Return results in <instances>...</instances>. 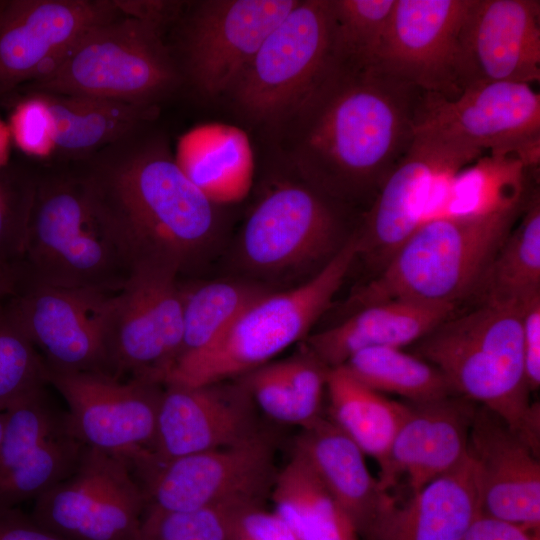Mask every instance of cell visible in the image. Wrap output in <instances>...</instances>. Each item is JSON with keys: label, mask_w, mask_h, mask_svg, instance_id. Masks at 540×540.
Returning <instances> with one entry per match:
<instances>
[{"label": "cell", "mask_w": 540, "mask_h": 540, "mask_svg": "<svg viewBox=\"0 0 540 540\" xmlns=\"http://www.w3.org/2000/svg\"><path fill=\"white\" fill-rule=\"evenodd\" d=\"M422 91L378 68L332 59L266 131L291 174L341 205L367 209L414 140Z\"/></svg>", "instance_id": "cell-1"}, {"label": "cell", "mask_w": 540, "mask_h": 540, "mask_svg": "<svg viewBox=\"0 0 540 540\" xmlns=\"http://www.w3.org/2000/svg\"><path fill=\"white\" fill-rule=\"evenodd\" d=\"M109 146L78 176L92 211L129 271L198 265L221 229L218 203L182 170L161 139Z\"/></svg>", "instance_id": "cell-2"}, {"label": "cell", "mask_w": 540, "mask_h": 540, "mask_svg": "<svg viewBox=\"0 0 540 540\" xmlns=\"http://www.w3.org/2000/svg\"><path fill=\"white\" fill-rule=\"evenodd\" d=\"M455 391L499 415L539 455L540 407L531 402L523 356L522 302L481 298L414 343Z\"/></svg>", "instance_id": "cell-3"}, {"label": "cell", "mask_w": 540, "mask_h": 540, "mask_svg": "<svg viewBox=\"0 0 540 540\" xmlns=\"http://www.w3.org/2000/svg\"><path fill=\"white\" fill-rule=\"evenodd\" d=\"M526 198L482 214L425 219L379 274L351 294V313L391 300L456 307L478 293Z\"/></svg>", "instance_id": "cell-4"}, {"label": "cell", "mask_w": 540, "mask_h": 540, "mask_svg": "<svg viewBox=\"0 0 540 540\" xmlns=\"http://www.w3.org/2000/svg\"><path fill=\"white\" fill-rule=\"evenodd\" d=\"M358 256L354 232L316 274L248 307L205 349L176 361L164 384L203 385L239 378L304 340L329 308Z\"/></svg>", "instance_id": "cell-5"}, {"label": "cell", "mask_w": 540, "mask_h": 540, "mask_svg": "<svg viewBox=\"0 0 540 540\" xmlns=\"http://www.w3.org/2000/svg\"><path fill=\"white\" fill-rule=\"evenodd\" d=\"M350 212L288 172L249 211L234 245V264L245 279L268 287L320 270L354 232Z\"/></svg>", "instance_id": "cell-6"}, {"label": "cell", "mask_w": 540, "mask_h": 540, "mask_svg": "<svg viewBox=\"0 0 540 540\" xmlns=\"http://www.w3.org/2000/svg\"><path fill=\"white\" fill-rule=\"evenodd\" d=\"M162 32L152 24L123 16L99 23L29 82L30 88L36 94L158 106L182 76Z\"/></svg>", "instance_id": "cell-7"}, {"label": "cell", "mask_w": 540, "mask_h": 540, "mask_svg": "<svg viewBox=\"0 0 540 540\" xmlns=\"http://www.w3.org/2000/svg\"><path fill=\"white\" fill-rule=\"evenodd\" d=\"M20 282L119 290L129 268L98 223L76 178L35 182Z\"/></svg>", "instance_id": "cell-8"}, {"label": "cell", "mask_w": 540, "mask_h": 540, "mask_svg": "<svg viewBox=\"0 0 540 540\" xmlns=\"http://www.w3.org/2000/svg\"><path fill=\"white\" fill-rule=\"evenodd\" d=\"M332 59L330 0H300L266 37L228 95L240 116L268 131L297 105Z\"/></svg>", "instance_id": "cell-9"}, {"label": "cell", "mask_w": 540, "mask_h": 540, "mask_svg": "<svg viewBox=\"0 0 540 540\" xmlns=\"http://www.w3.org/2000/svg\"><path fill=\"white\" fill-rule=\"evenodd\" d=\"M414 135L470 149L513 154L525 168L539 165L540 94L530 84L484 82L455 99L422 92Z\"/></svg>", "instance_id": "cell-10"}, {"label": "cell", "mask_w": 540, "mask_h": 540, "mask_svg": "<svg viewBox=\"0 0 540 540\" xmlns=\"http://www.w3.org/2000/svg\"><path fill=\"white\" fill-rule=\"evenodd\" d=\"M144 491V518L230 503H262L272 489L274 445L262 430L227 447L135 470Z\"/></svg>", "instance_id": "cell-11"}, {"label": "cell", "mask_w": 540, "mask_h": 540, "mask_svg": "<svg viewBox=\"0 0 540 540\" xmlns=\"http://www.w3.org/2000/svg\"><path fill=\"white\" fill-rule=\"evenodd\" d=\"M34 502L31 516L67 540H138L146 508L130 462L91 447Z\"/></svg>", "instance_id": "cell-12"}, {"label": "cell", "mask_w": 540, "mask_h": 540, "mask_svg": "<svg viewBox=\"0 0 540 540\" xmlns=\"http://www.w3.org/2000/svg\"><path fill=\"white\" fill-rule=\"evenodd\" d=\"M179 273L169 267L133 268L115 296L108 330L109 375L147 377L164 384L182 345Z\"/></svg>", "instance_id": "cell-13"}, {"label": "cell", "mask_w": 540, "mask_h": 540, "mask_svg": "<svg viewBox=\"0 0 540 540\" xmlns=\"http://www.w3.org/2000/svg\"><path fill=\"white\" fill-rule=\"evenodd\" d=\"M119 290L20 282L6 306L48 369L109 374L108 330Z\"/></svg>", "instance_id": "cell-14"}, {"label": "cell", "mask_w": 540, "mask_h": 540, "mask_svg": "<svg viewBox=\"0 0 540 540\" xmlns=\"http://www.w3.org/2000/svg\"><path fill=\"white\" fill-rule=\"evenodd\" d=\"M299 1L196 2L183 24L181 75L205 98L228 94L266 37Z\"/></svg>", "instance_id": "cell-15"}, {"label": "cell", "mask_w": 540, "mask_h": 540, "mask_svg": "<svg viewBox=\"0 0 540 540\" xmlns=\"http://www.w3.org/2000/svg\"><path fill=\"white\" fill-rule=\"evenodd\" d=\"M48 384L68 404V415L87 446L134 465L151 450L164 384L147 377L127 380L102 372L47 368Z\"/></svg>", "instance_id": "cell-16"}, {"label": "cell", "mask_w": 540, "mask_h": 540, "mask_svg": "<svg viewBox=\"0 0 540 540\" xmlns=\"http://www.w3.org/2000/svg\"><path fill=\"white\" fill-rule=\"evenodd\" d=\"M482 151L416 136L365 210L354 233L358 256L380 270L426 219L435 191Z\"/></svg>", "instance_id": "cell-17"}, {"label": "cell", "mask_w": 540, "mask_h": 540, "mask_svg": "<svg viewBox=\"0 0 540 540\" xmlns=\"http://www.w3.org/2000/svg\"><path fill=\"white\" fill-rule=\"evenodd\" d=\"M0 443V508L18 507L67 478L86 445L68 412L58 408L45 387L5 411Z\"/></svg>", "instance_id": "cell-18"}, {"label": "cell", "mask_w": 540, "mask_h": 540, "mask_svg": "<svg viewBox=\"0 0 540 540\" xmlns=\"http://www.w3.org/2000/svg\"><path fill=\"white\" fill-rule=\"evenodd\" d=\"M469 0H396L375 67L422 92L462 93L459 32Z\"/></svg>", "instance_id": "cell-19"}, {"label": "cell", "mask_w": 540, "mask_h": 540, "mask_svg": "<svg viewBox=\"0 0 540 540\" xmlns=\"http://www.w3.org/2000/svg\"><path fill=\"white\" fill-rule=\"evenodd\" d=\"M256 406L239 379L164 384L150 453L137 467L241 443L261 430Z\"/></svg>", "instance_id": "cell-20"}, {"label": "cell", "mask_w": 540, "mask_h": 540, "mask_svg": "<svg viewBox=\"0 0 540 540\" xmlns=\"http://www.w3.org/2000/svg\"><path fill=\"white\" fill-rule=\"evenodd\" d=\"M462 91L484 82L540 80V1L469 0L459 32Z\"/></svg>", "instance_id": "cell-21"}, {"label": "cell", "mask_w": 540, "mask_h": 540, "mask_svg": "<svg viewBox=\"0 0 540 540\" xmlns=\"http://www.w3.org/2000/svg\"><path fill=\"white\" fill-rule=\"evenodd\" d=\"M118 16L112 0H0V93L38 78L88 29Z\"/></svg>", "instance_id": "cell-22"}, {"label": "cell", "mask_w": 540, "mask_h": 540, "mask_svg": "<svg viewBox=\"0 0 540 540\" xmlns=\"http://www.w3.org/2000/svg\"><path fill=\"white\" fill-rule=\"evenodd\" d=\"M468 457L481 512L540 531V463L537 455L499 415L478 405Z\"/></svg>", "instance_id": "cell-23"}, {"label": "cell", "mask_w": 540, "mask_h": 540, "mask_svg": "<svg viewBox=\"0 0 540 540\" xmlns=\"http://www.w3.org/2000/svg\"><path fill=\"white\" fill-rule=\"evenodd\" d=\"M293 453L307 464L347 514L359 537L378 540L397 503L370 473L360 448L322 416L302 429Z\"/></svg>", "instance_id": "cell-24"}, {"label": "cell", "mask_w": 540, "mask_h": 540, "mask_svg": "<svg viewBox=\"0 0 540 540\" xmlns=\"http://www.w3.org/2000/svg\"><path fill=\"white\" fill-rule=\"evenodd\" d=\"M478 404L453 395L407 402L391 452V479H408L412 494L459 466L468 456V439Z\"/></svg>", "instance_id": "cell-25"}, {"label": "cell", "mask_w": 540, "mask_h": 540, "mask_svg": "<svg viewBox=\"0 0 540 540\" xmlns=\"http://www.w3.org/2000/svg\"><path fill=\"white\" fill-rule=\"evenodd\" d=\"M455 310L452 305L407 300L381 302L356 310L341 323L308 335L303 348L328 368H336L364 349L414 344Z\"/></svg>", "instance_id": "cell-26"}, {"label": "cell", "mask_w": 540, "mask_h": 540, "mask_svg": "<svg viewBox=\"0 0 540 540\" xmlns=\"http://www.w3.org/2000/svg\"><path fill=\"white\" fill-rule=\"evenodd\" d=\"M481 512L472 463L467 458L455 469L432 480L396 506L378 540H463Z\"/></svg>", "instance_id": "cell-27"}, {"label": "cell", "mask_w": 540, "mask_h": 540, "mask_svg": "<svg viewBox=\"0 0 540 540\" xmlns=\"http://www.w3.org/2000/svg\"><path fill=\"white\" fill-rule=\"evenodd\" d=\"M326 392L328 419L378 463V480L388 490L393 486L391 447L406 414L407 402L388 399L358 381L343 366L329 370Z\"/></svg>", "instance_id": "cell-28"}, {"label": "cell", "mask_w": 540, "mask_h": 540, "mask_svg": "<svg viewBox=\"0 0 540 540\" xmlns=\"http://www.w3.org/2000/svg\"><path fill=\"white\" fill-rule=\"evenodd\" d=\"M329 370L303 349L295 356L269 362L236 379L267 417L303 429L323 416Z\"/></svg>", "instance_id": "cell-29"}, {"label": "cell", "mask_w": 540, "mask_h": 540, "mask_svg": "<svg viewBox=\"0 0 540 540\" xmlns=\"http://www.w3.org/2000/svg\"><path fill=\"white\" fill-rule=\"evenodd\" d=\"M40 95L53 116L56 149L66 152L83 153L127 140L158 114V106L89 96Z\"/></svg>", "instance_id": "cell-30"}, {"label": "cell", "mask_w": 540, "mask_h": 540, "mask_svg": "<svg viewBox=\"0 0 540 540\" xmlns=\"http://www.w3.org/2000/svg\"><path fill=\"white\" fill-rule=\"evenodd\" d=\"M271 497L274 511L297 540H359L350 518L307 464L296 454L277 473Z\"/></svg>", "instance_id": "cell-31"}, {"label": "cell", "mask_w": 540, "mask_h": 540, "mask_svg": "<svg viewBox=\"0 0 540 540\" xmlns=\"http://www.w3.org/2000/svg\"><path fill=\"white\" fill-rule=\"evenodd\" d=\"M272 291L245 278L181 284L183 338L176 361L211 345L248 307Z\"/></svg>", "instance_id": "cell-32"}, {"label": "cell", "mask_w": 540, "mask_h": 540, "mask_svg": "<svg viewBox=\"0 0 540 540\" xmlns=\"http://www.w3.org/2000/svg\"><path fill=\"white\" fill-rule=\"evenodd\" d=\"M342 366L371 389L397 394L412 403L459 395L437 367L401 348L364 349Z\"/></svg>", "instance_id": "cell-33"}, {"label": "cell", "mask_w": 540, "mask_h": 540, "mask_svg": "<svg viewBox=\"0 0 540 540\" xmlns=\"http://www.w3.org/2000/svg\"><path fill=\"white\" fill-rule=\"evenodd\" d=\"M521 221L493 260L478 293L482 298L522 301L540 292V196L527 193Z\"/></svg>", "instance_id": "cell-34"}, {"label": "cell", "mask_w": 540, "mask_h": 540, "mask_svg": "<svg viewBox=\"0 0 540 540\" xmlns=\"http://www.w3.org/2000/svg\"><path fill=\"white\" fill-rule=\"evenodd\" d=\"M396 0H330L333 57L374 68Z\"/></svg>", "instance_id": "cell-35"}, {"label": "cell", "mask_w": 540, "mask_h": 540, "mask_svg": "<svg viewBox=\"0 0 540 540\" xmlns=\"http://www.w3.org/2000/svg\"><path fill=\"white\" fill-rule=\"evenodd\" d=\"M47 384L42 356L6 303L0 302V411Z\"/></svg>", "instance_id": "cell-36"}, {"label": "cell", "mask_w": 540, "mask_h": 540, "mask_svg": "<svg viewBox=\"0 0 540 540\" xmlns=\"http://www.w3.org/2000/svg\"><path fill=\"white\" fill-rule=\"evenodd\" d=\"M252 503H230L143 519L138 540H230L234 514Z\"/></svg>", "instance_id": "cell-37"}, {"label": "cell", "mask_w": 540, "mask_h": 540, "mask_svg": "<svg viewBox=\"0 0 540 540\" xmlns=\"http://www.w3.org/2000/svg\"><path fill=\"white\" fill-rule=\"evenodd\" d=\"M35 182L0 177V263L18 269L24 253Z\"/></svg>", "instance_id": "cell-38"}, {"label": "cell", "mask_w": 540, "mask_h": 540, "mask_svg": "<svg viewBox=\"0 0 540 540\" xmlns=\"http://www.w3.org/2000/svg\"><path fill=\"white\" fill-rule=\"evenodd\" d=\"M8 126L12 140L26 154L46 157L56 149L53 116L40 94L18 103Z\"/></svg>", "instance_id": "cell-39"}, {"label": "cell", "mask_w": 540, "mask_h": 540, "mask_svg": "<svg viewBox=\"0 0 540 540\" xmlns=\"http://www.w3.org/2000/svg\"><path fill=\"white\" fill-rule=\"evenodd\" d=\"M230 540H297L286 522L262 503L239 508L233 516Z\"/></svg>", "instance_id": "cell-40"}, {"label": "cell", "mask_w": 540, "mask_h": 540, "mask_svg": "<svg viewBox=\"0 0 540 540\" xmlns=\"http://www.w3.org/2000/svg\"><path fill=\"white\" fill-rule=\"evenodd\" d=\"M522 342L525 374L532 392L540 385V292L522 300Z\"/></svg>", "instance_id": "cell-41"}, {"label": "cell", "mask_w": 540, "mask_h": 540, "mask_svg": "<svg viewBox=\"0 0 540 540\" xmlns=\"http://www.w3.org/2000/svg\"><path fill=\"white\" fill-rule=\"evenodd\" d=\"M118 14L152 24L160 29L176 20L183 2L166 0H112Z\"/></svg>", "instance_id": "cell-42"}, {"label": "cell", "mask_w": 540, "mask_h": 540, "mask_svg": "<svg viewBox=\"0 0 540 540\" xmlns=\"http://www.w3.org/2000/svg\"><path fill=\"white\" fill-rule=\"evenodd\" d=\"M0 540H67L18 507L0 508Z\"/></svg>", "instance_id": "cell-43"}, {"label": "cell", "mask_w": 540, "mask_h": 540, "mask_svg": "<svg viewBox=\"0 0 540 540\" xmlns=\"http://www.w3.org/2000/svg\"><path fill=\"white\" fill-rule=\"evenodd\" d=\"M463 540H540L539 531L480 512L468 527Z\"/></svg>", "instance_id": "cell-44"}, {"label": "cell", "mask_w": 540, "mask_h": 540, "mask_svg": "<svg viewBox=\"0 0 540 540\" xmlns=\"http://www.w3.org/2000/svg\"><path fill=\"white\" fill-rule=\"evenodd\" d=\"M19 269L0 263V302L12 297L19 285Z\"/></svg>", "instance_id": "cell-45"}, {"label": "cell", "mask_w": 540, "mask_h": 540, "mask_svg": "<svg viewBox=\"0 0 540 540\" xmlns=\"http://www.w3.org/2000/svg\"><path fill=\"white\" fill-rule=\"evenodd\" d=\"M11 140L12 137L8 124L0 120V169L8 161Z\"/></svg>", "instance_id": "cell-46"}, {"label": "cell", "mask_w": 540, "mask_h": 540, "mask_svg": "<svg viewBox=\"0 0 540 540\" xmlns=\"http://www.w3.org/2000/svg\"><path fill=\"white\" fill-rule=\"evenodd\" d=\"M4 423H5V413L4 411H0V443L3 435V429H4Z\"/></svg>", "instance_id": "cell-47"}]
</instances>
